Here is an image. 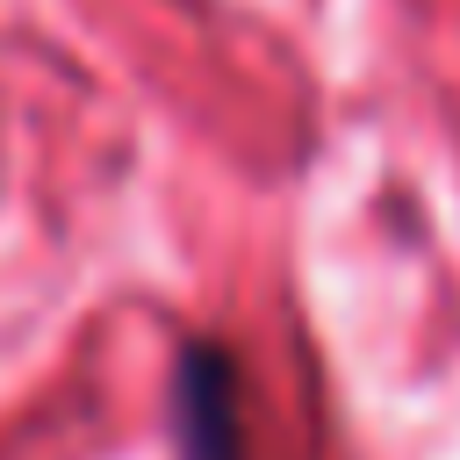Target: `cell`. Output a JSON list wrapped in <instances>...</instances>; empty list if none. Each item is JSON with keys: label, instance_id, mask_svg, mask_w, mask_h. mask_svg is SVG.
I'll return each instance as SVG.
<instances>
[{"label": "cell", "instance_id": "obj_1", "mask_svg": "<svg viewBox=\"0 0 460 460\" xmlns=\"http://www.w3.org/2000/svg\"><path fill=\"white\" fill-rule=\"evenodd\" d=\"M172 438L180 460H244V374L216 338L180 345L172 367Z\"/></svg>", "mask_w": 460, "mask_h": 460}]
</instances>
